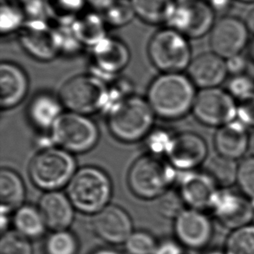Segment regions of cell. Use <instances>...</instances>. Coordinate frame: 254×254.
<instances>
[{
    "mask_svg": "<svg viewBox=\"0 0 254 254\" xmlns=\"http://www.w3.org/2000/svg\"><path fill=\"white\" fill-rule=\"evenodd\" d=\"M195 87L182 73H162L152 81L146 99L156 117L177 120L192 111L197 96Z\"/></svg>",
    "mask_w": 254,
    "mask_h": 254,
    "instance_id": "6da1fadb",
    "label": "cell"
},
{
    "mask_svg": "<svg viewBox=\"0 0 254 254\" xmlns=\"http://www.w3.org/2000/svg\"><path fill=\"white\" fill-rule=\"evenodd\" d=\"M107 111L110 133L125 143H134L148 137L156 117L146 98L134 95L124 97Z\"/></svg>",
    "mask_w": 254,
    "mask_h": 254,
    "instance_id": "7a4b0ae2",
    "label": "cell"
},
{
    "mask_svg": "<svg viewBox=\"0 0 254 254\" xmlns=\"http://www.w3.org/2000/svg\"><path fill=\"white\" fill-rule=\"evenodd\" d=\"M66 188V193L76 211L89 216L109 206L113 193L110 176L95 166L77 169Z\"/></svg>",
    "mask_w": 254,
    "mask_h": 254,
    "instance_id": "3957f363",
    "label": "cell"
},
{
    "mask_svg": "<svg viewBox=\"0 0 254 254\" xmlns=\"http://www.w3.org/2000/svg\"><path fill=\"white\" fill-rule=\"evenodd\" d=\"M77 169L73 154L57 146H50L33 156L28 171L31 182L38 189L52 192L67 187Z\"/></svg>",
    "mask_w": 254,
    "mask_h": 254,
    "instance_id": "277c9868",
    "label": "cell"
},
{
    "mask_svg": "<svg viewBox=\"0 0 254 254\" xmlns=\"http://www.w3.org/2000/svg\"><path fill=\"white\" fill-rule=\"evenodd\" d=\"M175 169L158 155L139 157L127 173V185L134 196L141 199H157L171 189Z\"/></svg>",
    "mask_w": 254,
    "mask_h": 254,
    "instance_id": "5b68a950",
    "label": "cell"
},
{
    "mask_svg": "<svg viewBox=\"0 0 254 254\" xmlns=\"http://www.w3.org/2000/svg\"><path fill=\"white\" fill-rule=\"evenodd\" d=\"M59 96L68 111L89 116L106 110L110 89L96 75H78L63 84Z\"/></svg>",
    "mask_w": 254,
    "mask_h": 254,
    "instance_id": "8992f818",
    "label": "cell"
},
{
    "mask_svg": "<svg viewBox=\"0 0 254 254\" xmlns=\"http://www.w3.org/2000/svg\"><path fill=\"white\" fill-rule=\"evenodd\" d=\"M99 136V128L89 116L71 111L64 112L50 130L52 144L73 155L91 150Z\"/></svg>",
    "mask_w": 254,
    "mask_h": 254,
    "instance_id": "52a82bcc",
    "label": "cell"
},
{
    "mask_svg": "<svg viewBox=\"0 0 254 254\" xmlns=\"http://www.w3.org/2000/svg\"><path fill=\"white\" fill-rule=\"evenodd\" d=\"M148 54L153 65L162 73H182L192 59L189 38L170 27L153 35Z\"/></svg>",
    "mask_w": 254,
    "mask_h": 254,
    "instance_id": "ba28073f",
    "label": "cell"
},
{
    "mask_svg": "<svg viewBox=\"0 0 254 254\" xmlns=\"http://www.w3.org/2000/svg\"><path fill=\"white\" fill-rule=\"evenodd\" d=\"M238 103L227 90L200 89L192 106L196 120L208 127H222L237 119Z\"/></svg>",
    "mask_w": 254,
    "mask_h": 254,
    "instance_id": "9c48e42d",
    "label": "cell"
},
{
    "mask_svg": "<svg viewBox=\"0 0 254 254\" xmlns=\"http://www.w3.org/2000/svg\"><path fill=\"white\" fill-rule=\"evenodd\" d=\"M175 240L191 251H206L214 237L211 215L200 210L187 207L174 220Z\"/></svg>",
    "mask_w": 254,
    "mask_h": 254,
    "instance_id": "30bf717a",
    "label": "cell"
},
{
    "mask_svg": "<svg viewBox=\"0 0 254 254\" xmlns=\"http://www.w3.org/2000/svg\"><path fill=\"white\" fill-rule=\"evenodd\" d=\"M209 213L217 223L230 232L254 222V203L240 191L220 189Z\"/></svg>",
    "mask_w": 254,
    "mask_h": 254,
    "instance_id": "8fae6325",
    "label": "cell"
},
{
    "mask_svg": "<svg viewBox=\"0 0 254 254\" xmlns=\"http://www.w3.org/2000/svg\"><path fill=\"white\" fill-rule=\"evenodd\" d=\"M20 44L24 51L39 61H51L62 52L59 29L45 19H29L20 30Z\"/></svg>",
    "mask_w": 254,
    "mask_h": 254,
    "instance_id": "7c38bea8",
    "label": "cell"
},
{
    "mask_svg": "<svg viewBox=\"0 0 254 254\" xmlns=\"http://www.w3.org/2000/svg\"><path fill=\"white\" fill-rule=\"evenodd\" d=\"M168 24L188 38H202L215 24V11L205 0L177 3Z\"/></svg>",
    "mask_w": 254,
    "mask_h": 254,
    "instance_id": "4fadbf2b",
    "label": "cell"
},
{
    "mask_svg": "<svg viewBox=\"0 0 254 254\" xmlns=\"http://www.w3.org/2000/svg\"><path fill=\"white\" fill-rule=\"evenodd\" d=\"M89 217L90 230L107 244L124 245L134 231L130 215L117 205L110 204Z\"/></svg>",
    "mask_w": 254,
    "mask_h": 254,
    "instance_id": "5bb4252c",
    "label": "cell"
},
{
    "mask_svg": "<svg viewBox=\"0 0 254 254\" xmlns=\"http://www.w3.org/2000/svg\"><path fill=\"white\" fill-rule=\"evenodd\" d=\"M208 151L204 138L186 131L173 134L165 155L173 168L187 172L195 170L206 162Z\"/></svg>",
    "mask_w": 254,
    "mask_h": 254,
    "instance_id": "9a60e30c",
    "label": "cell"
},
{
    "mask_svg": "<svg viewBox=\"0 0 254 254\" xmlns=\"http://www.w3.org/2000/svg\"><path fill=\"white\" fill-rule=\"evenodd\" d=\"M249 30L246 22L235 17H223L210 31L211 52L222 59L240 55L248 44Z\"/></svg>",
    "mask_w": 254,
    "mask_h": 254,
    "instance_id": "2e32d148",
    "label": "cell"
},
{
    "mask_svg": "<svg viewBox=\"0 0 254 254\" xmlns=\"http://www.w3.org/2000/svg\"><path fill=\"white\" fill-rule=\"evenodd\" d=\"M220 188L206 172H183L179 182L178 191L187 207L209 211L210 206Z\"/></svg>",
    "mask_w": 254,
    "mask_h": 254,
    "instance_id": "e0dca14e",
    "label": "cell"
},
{
    "mask_svg": "<svg viewBox=\"0 0 254 254\" xmlns=\"http://www.w3.org/2000/svg\"><path fill=\"white\" fill-rule=\"evenodd\" d=\"M228 75L226 59L213 52L196 56L188 68V76L200 89L218 88Z\"/></svg>",
    "mask_w": 254,
    "mask_h": 254,
    "instance_id": "ac0fdd59",
    "label": "cell"
},
{
    "mask_svg": "<svg viewBox=\"0 0 254 254\" xmlns=\"http://www.w3.org/2000/svg\"><path fill=\"white\" fill-rule=\"evenodd\" d=\"M38 208L49 230H68L75 220L76 208L67 193L61 191L45 192L38 202Z\"/></svg>",
    "mask_w": 254,
    "mask_h": 254,
    "instance_id": "d6986e66",
    "label": "cell"
},
{
    "mask_svg": "<svg viewBox=\"0 0 254 254\" xmlns=\"http://www.w3.org/2000/svg\"><path fill=\"white\" fill-rule=\"evenodd\" d=\"M93 60L96 69L104 76H115L127 65L130 52L119 39L106 38L92 47Z\"/></svg>",
    "mask_w": 254,
    "mask_h": 254,
    "instance_id": "ffe728a7",
    "label": "cell"
},
{
    "mask_svg": "<svg viewBox=\"0 0 254 254\" xmlns=\"http://www.w3.org/2000/svg\"><path fill=\"white\" fill-rule=\"evenodd\" d=\"M29 89V79L21 67L10 62L0 66V105L10 110L24 101Z\"/></svg>",
    "mask_w": 254,
    "mask_h": 254,
    "instance_id": "44dd1931",
    "label": "cell"
},
{
    "mask_svg": "<svg viewBox=\"0 0 254 254\" xmlns=\"http://www.w3.org/2000/svg\"><path fill=\"white\" fill-rule=\"evenodd\" d=\"M249 137L248 127L236 119L219 127L213 144L218 155L237 161L248 152Z\"/></svg>",
    "mask_w": 254,
    "mask_h": 254,
    "instance_id": "7402d4cb",
    "label": "cell"
},
{
    "mask_svg": "<svg viewBox=\"0 0 254 254\" xmlns=\"http://www.w3.org/2000/svg\"><path fill=\"white\" fill-rule=\"evenodd\" d=\"M59 96L51 93H39L28 107V117L34 127L42 130H51L56 121L64 113Z\"/></svg>",
    "mask_w": 254,
    "mask_h": 254,
    "instance_id": "603a6c76",
    "label": "cell"
},
{
    "mask_svg": "<svg viewBox=\"0 0 254 254\" xmlns=\"http://www.w3.org/2000/svg\"><path fill=\"white\" fill-rule=\"evenodd\" d=\"M26 190L20 175L12 169L3 168L0 171L1 213L10 214L24 205Z\"/></svg>",
    "mask_w": 254,
    "mask_h": 254,
    "instance_id": "cb8c5ba5",
    "label": "cell"
},
{
    "mask_svg": "<svg viewBox=\"0 0 254 254\" xmlns=\"http://www.w3.org/2000/svg\"><path fill=\"white\" fill-rule=\"evenodd\" d=\"M106 22L96 12L80 15L70 24L73 34L82 45L94 47L106 38Z\"/></svg>",
    "mask_w": 254,
    "mask_h": 254,
    "instance_id": "d4e9b609",
    "label": "cell"
},
{
    "mask_svg": "<svg viewBox=\"0 0 254 254\" xmlns=\"http://www.w3.org/2000/svg\"><path fill=\"white\" fill-rule=\"evenodd\" d=\"M14 230L31 241L44 236L48 229L38 206L23 205L13 213Z\"/></svg>",
    "mask_w": 254,
    "mask_h": 254,
    "instance_id": "484cf974",
    "label": "cell"
},
{
    "mask_svg": "<svg viewBox=\"0 0 254 254\" xmlns=\"http://www.w3.org/2000/svg\"><path fill=\"white\" fill-rule=\"evenodd\" d=\"M135 15L145 23H168L177 6L175 0H131Z\"/></svg>",
    "mask_w": 254,
    "mask_h": 254,
    "instance_id": "4316f807",
    "label": "cell"
},
{
    "mask_svg": "<svg viewBox=\"0 0 254 254\" xmlns=\"http://www.w3.org/2000/svg\"><path fill=\"white\" fill-rule=\"evenodd\" d=\"M204 171L213 178L220 189H230L237 183L239 163L217 154L206 160Z\"/></svg>",
    "mask_w": 254,
    "mask_h": 254,
    "instance_id": "83f0119b",
    "label": "cell"
},
{
    "mask_svg": "<svg viewBox=\"0 0 254 254\" xmlns=\"http://www.w3.org/2000/svg\"><path fill=\"white\" fill-rule=\"evenodd\" d=\"M0 30L2 35L20 31L26 14L20 0H0Z\"/></svg>",
    "mask_w": 254,
    "mask_h": 254,
    "instance_id": "f1b7e54d",
    "label": "cell"
},
{
    "mask_svg": "<svg viewBox=\"0 0 254 254\" xmlns=\"http://www.w3.org/2000/svg\"><path fill=\"white\" fill-rule=\"evenodd\" d=\"M85 3V0H45V10L61 25H70L81 15Z\"/></svg>",
    "mask_w": 254,
    "mask_h": 254,
    "instance_id": "f546056e",
    "label": "cell"
},
{
    "mask_svg": "<svg viewBox=\"0 0 254 254\" xmlns=\"http://www.w3.org/2000/svg\"><path fill=\"white\" fill-rule=\"evenodd\" d=\"M222 248L227 254H254V222L230 231Z\"/></svg>",
    "mask_w": 254,
    "mask_h": 254,
    "instance_id": "4dcf8cb0",
    "label": "cell"
},
{
    "mask_svg": "<svg viewBox=\"0 0 254 254\" xmlns=\"http://www.w3.org/2000/svg\"><path fill=\"white\" fill-rule=\"evenodd\" d=\"M79 249L78 238L69 229L52 232L44 245L45 254H78Z\"/></svg>",
    "mask_w": 254,
    "mask_h": 254,
    "instance_id": "1f68e13d",
    "label": "cell"
},
{
    "mask_svg": "<svg viewBox=\"0 0 254 254\" xmlns=\"http://www.w3.org/2000/svg\"><path fill=\"white\" fill-rule=\"evenodd\" d=\"M135 15L131 0H114L113 3L103 12L106 24L121 27L129 24Z\"/></svg>",
    "mask_w": 254,
    "mask_h": 254,
    "instance_id": "d6a6232c",
    "label": "cell"
},
{
    "mask_svg": "<svg viewBox=\"0 0 254 254\" xmlns=\"http://www.w3.org/2000/svg\"><path fill=\"white\" fill-rule=\"evenodd\" d=\"M0 254H33L31 241L16 230L7 231L1 235Z\"/></svg>",
    "mask_w": 254,
    "mask_h": 254,
    "instance_id": "836d02e7",
    "label": "cell"
},
{
    "mask_svg": "<svg viewBox=\"0 0 254 254\" xmlns=\"http://www.w3.org/2000/svg\"><path fill=\"white\" fill-rule=\"evenodd\" d=\"M158 242L150 233L147 231H134L124 247L128 254H155Z\"/></svg>",
    "mask_w": 254,
    "mask_h": 254,
    "instance_id": "e575fe53",
    "label": "cell"
},
{
    "mask_svg": "<svg viewBox=\"0 0 254 254\" xmlns=\"http://www.w3.org/2000/svg\"><path fill=\"white\" fill-rule=\"evenodd\" d=\"M157 205L159 213L162 216L175 220L183 210L187 208L178 190L169 189L158 198Z\"/></svg>",
    "mask_w": 254,
    "mask_h": 254,
    "instance_id": "d590c367",
    "label": "cell"
},
{
    "mask_svg": "<svg viewBox=\"0 0 254 254\" xmlns=\"http://www.w3.org/2000/svg\"><path fill=\"white\" fill-rule=\"evenodd\" d=\"M237 184L240 192L254 203V157L243 159L239 163Z\"/></svg>",
    "mask_w": 254,
    "mask_h": 254,
    "instance_id": "8d00e7d4",
    "label": "cell"
},
{
    "mask_svg": "<svg viewBox=\"0 0 254 254\" xmlns=\"http://www.w3.org/2000/svg\"><path fill=\"white\" fill-rule=\"evenodd\" d=\"M227 92L237 102L248 98L254 94V81L246 74L232 76L227 85Z\"/></svg>",
    "mask_w": 254,
    "mask_h": 254,
    "instance_id": "74e56055",
    "label": "cell"
},
{
    "mask_svg": "<svg viewBox=\"0 0 254 254\" xmlns=\"http://www.w3.org/2000/svg\"><path fill=\"white\" fill-rule=\"evenodd\" d=\"M148 147L152 155H158L164 154L169 147L173 134H169L165 131H154L148 135Z\"/></svg>",
    "mask_w": 254,
    "mask_h": 254,
    "instance_id": "f35d334b",
    "label": "cell"
},
{
    "mask_svg": "<svg viewBox=\"0 0 254 254\" xmlns=\"http://www.w3.org/2000/svg\"><path fill=\"white\" fill-rule=\"evenodd\" d=\"M237 119L247 127H254V94L238 102Z\"/></svg>",
    "mask_w": 254,
    "mask_h": 254,
    "instance_id": "ab89813d",
    "label": "cell"
},
{
    "mask_svg": "<svg viewBox=\"0 0 254 254\" xmlns=\"http://www.w3.org/2000/svg\"><path fill=\"white\" fill-rule=\"evenodd\" d=\"M226 65L227 72L231 76H238L246 74V70L248 69V61L245 57L240 54L226 59Z\"/></svg>",
    "mask_w": 254,
    "mask_h": 254,
    "instance_id": "60d3db41",
    "label": "cell"
},
{
    "mask_svg": "<svg viewBox=\"0 0 254 254\" xmlns=\"http://www.w3.org/2000/svg\"><path fill=\"white\" fill-rule=\"evenodd\" d=\"M182 245L176 241H164L159 243L155 254H183Z\"/></svg>",
    "mask_w": 254,
    "mask_h": 254,
    "instance_id": "b9f144b4",
    "label": "cell"
},
{
    "mask_svg": "<svg viewBox=\"0 0 254 254\" xmlns=\"http://www.w3.org/2000/svg\"><path fill=\"white\" fill-rule=\"evenodd\" d=\"M206 3L216 12H224L229 10L233 0H205Z\"/></svg>",
    "mask_w": 254,
    "mask_h": 254,
    "instance_id": "7bdbcfd3",
    "label": "cell"
},
{
    "mask_svg": "<svg viewBox=\"0 0 254 254\" xmlns=\"http://www.w3.org/2000/svg\"><path fill=\"white\" fill-rule=\"evenodd\" d=\"M85 2L93 10L103 13L112 4L114 0H85Z\"/></svg>",
    "mask_w": 254,
    "mask_h": 254,
    "instance_id": "ee69618b",
    "label": "cell"
},
{
    "mask_svg": "<svg viewBox=\"0 0 254 254\" xmlns=\"http://www.w3.org/2000/svg\"><path fill=\"white\" fill-rule=\"evenodd\" d=\"M246 24H247L249 31L254 34V9L250 11V13L248 14Z\"/></svg>",
    "mask_w": 254,
    "mask_h": 254,
    "instance_id": "f6af8a7d",
    "label": "cell"
},
{
    "mask_svg": "<svg viewBox=\"0 0 254 254\" xmlns=\"http://www.w3.org/2000/svg\"><path fill=\"white\" fill-rule=\"evenodd\" d=\"M90 254H121L120 253L113 250L111 248H100L96 251L93 252Z\"/></svg>",
    "mask_w": 254,
    "mask_h": 254,
    "instance_id": "bcb514c9",
    "label": "cell"
},
{
    "mask_svg": "<svg viewBox=\"0 0 254 254\" xmlns=\"http://www.w3.org/2000/svg\"><path fill=\"white\" fill-rule=\"evenodd\" d=\"M248 152H250L251 156L254 157V130L250 134L249 137V146H248Z\"/></svg>",
    "mask_w": 254,
    "mask_h": 254,
    "instance_id": "7dc6e473",
    "label": "cell"
},
{
    "mask_svg": "<svg viewBox=\"0 0 254 254\" xmlns=\"http://www.w3.org/2000/svg\"><path fill=\"white\" fill-rule=\"evenodd\" d=\"M202 254H227L226 252L224 251L223 248H213V249H206Z\"/></svg>",
    "mask_w": 254,
    "mask_h": 254,
    "instance_id": "c3c4849f",
    "label": "cell"
},
{
    "mask_svg": "<svg viewBox=\"0 0 254 254\" xmlns=\"http://www.w3.org/2000/svg\"><path fill=\"white\" fill-rule=\"evenodd\" d=\"M20 1L23 4H25V3H34V2H43L45 0H20Z\"/></svg>",
    "mask_w": 254,
    "mask_h": 254,
    "instance_id": "681fc988",
    "label": "cell"
},
{
    "mask_svg": "<svg viewBox=\"0 0 254 254\" xmlns=\"http://www.w3.org/2000/svg\"><path fill=\"white\" fill-rule=\"evenodd\" d=\"M250 55L252 59L254 60V40L252 42L251 46H250Z\"/></svg>",
    "mask_w": 254,
    "mask_h": 254,
    "instance_id": "f907efd6",
    "label": "cell"
},
{
    "mask_svg": "<svg viewBox=\"0 0 254 254\" xmlns=\"http://www.w3.org/2000/svg\"><path fill=\"white\" fill-rule=\"evenodd\" d=\"M191 1H194V0H175V2L177 3H189V2H191Z\"/></svg>",
    "mask_w": 254,
    "mask_h": 254,
    "instance_id": "816d5d0a",
    "label": "cell"
},
{
    "mask_svg": "<svg viewBox=\"0 0 254 254\" xmlns=\"http://www.w3.org/2000/svg\"><path fill=\"white\" fill-rule=\"evenodd\" d=\"M238 1H241L243 3H254V0H238Z\"/></svg>",
    "mask_w": 254,
    "mask_h": 254,
    "instance_id": "f5cc1de1",
    "label": "cell"
}]
</instances>
